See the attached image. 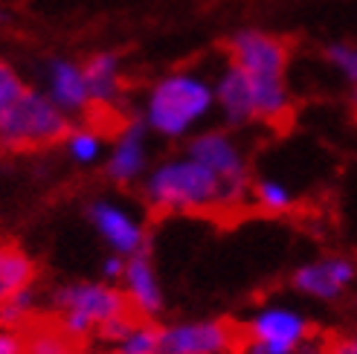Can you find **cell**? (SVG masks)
<instances>
[{
  "label": "cell",
  "mask_w": 357,
  "mask_h": 354,
  "mask_svg": "<svg viewBox=\"0 0 357 354\" xmlns=\"http://www.w3.org/2000/svg\"><path fill=\"white\" fill-rule=\"evenodd\" d=\"M212 108H215V84L198 73L181 70L151 84L142 119L149 131L166 139H181L195 125H201Z\"/></svg>",
  "instance_id": "obj_2"
},
{
  "label": "cell",
  "mask_w": 357,
  "mask_h": 354,
  "mask_svg": "<svg viewBox=\"0 0 357 354\" xmlns=\"http://www.w3.org/2000/svg\"><path fill=\"white\" fill-rule=\"evenodd\" d=\"M250 194H253V201L264 209L271 212V215H282V212H291L294 209V194L291 189L273 180V177H259V180L250 183Z\"/></svg>",
  "instance_id": "obj_18"
},
{
  "label": "cell",
  "mask_w": 357,
  "mask_h": 354,
  "mask_svg": "<svg viewBox=\"0 0 357 354\" xmlns=\"http://www.w3.org/2000/svg\"><path fill=\"white\" fill-rule=\"evenodd\" d=\"M21 331L0 328V354H21Z\"/></svg>",
  "instance_id": "obj_27"
},
{
  "label": "cell",
  "mask_w": 357,
  "mask_h": 354,
  "mask_svg": "<svg viewBox=\"0 0 357 354\" xmlns=\"http://www.w3.org/2000/svg\"><path fill=\"white\" fill-rule=\"evenodd\" d=\"M24 79L15 73V67L12 64H6L3 59H0V111H6L9 105L21 96V91H24Z\"/></svg>",
  "instance_id": "obj_24"
},
{
  "label": "cell",
  "mask_w": 357,
  "mask_h": 354,
  "mask_svg": "<svg viewBox=\"0 0 357 354\" xmlns=\"http://www.w3.org/2000/svg\"><path fill=\"white\" fill-rule=\"evenodd\" d=\"M229 64H236L253 87L256 119L282 122L291 111L288 93V44L261 29H238L229 35Z\"/></svg>",
  "instance_id": "obj_1"
},
{
  "label": "cell",
  "mask_w": 357,
  "mask_h": 354,
  "mask_svg": "<svg viewBox=\"0 0 357 354\" xmlns=\"http://www.w3.org/2000/svg\"><path fill=\"white\" fill-rule=\"evenodd\" d=\"M157 340H160V325L154 320H139L128 337L116 343L111 351L116 354H157Z\"/></svg>",
  "instance_id": "obj_20"
},
{
  "label": "cell",
  "mask_w": 357,
  "mask_h": 354,
  "mask_svg": "<svg viewBox=\"0 0 357 354\" xmlns=\"http://www.w3.org/2000/svg\"><path fill=\"white\" fill-rule=\"evenodd\" d=\"M12 21V15L6 12V9H0V26H3V24H9Z\"/></svg>",
  "instance_id": "obj_30"
},
{
  "label": "cell",
  "mask_w": 357,
  "mask_h": 354,
  "mask_svg": "<svg viewBox=\"0 0 357 354\" xmlns=\"http://www.w3.org/2000/svg\"><path fill=\"white\" fill-rule=\"evenodd\" d=\"M326 354H357V334L326 340Z\"/></svg>",
  "instance_id": "obj_26"
},
{
  "label": "cell",
  "mask_w": 357,
  "mask_h": 354,
  "mask_svg": "<svg viewBox=\"0 0 357 354\" xmlns=\"http://www.w3.org/2000/svg\"><path fill=\"white\" fill-rule=\"evenodd\" d=\"M87 96H91V108H111L122 99V56L114 49L93 52L91 59L82 64Z\"/></svg>",
  "instance_id": "obj_14"
},
{
  "label": "cell",
  "mask_w": 357,
  "mask_h": 354,
  "mask_svg": "<svg viewBox=\"0 0 357 354\" xmlns=\"http://www.w3.org/2000/svg\"><path fill=\"white\" fill-rule=\"evenodd\" d=\"M50 305L59 311V328L73 340L93 334L108 320L131 314L125 293L108 282H67L50 291Z\"/></svg>",
  "instance_id": "obj_5"
},
{
  "label": "cell",
  "mask_w": 357,
  "mask_h": 354,
  "mask_svg": "<svg viewBox=\"0 0 357 354\" xmlns=\"http://www.w3.org/2000/svg\"><path fill=\"white\" fill-rule=\"evenodd\" d=\"M64 148L70 154V160L91 166L102 154V134L93 128H70V134L64 137Z\"/></svg>",
  "instance_id": "obj_19"
},
{
  "label": "cell",
  "mask_w": 357,
  "mask_h": 354,
  "mask_svg": "<svg viewBox=\"0 0 357 354\" xmlns=\"http://www.w3.org/2000/svg\"><path fill=\"white\" fill-rule=\"evenodd\" d=\"M215 105L221 108L227 125H247L256 119V105H253V87L250 79L241 73L236 64H227L224 73L215 82Z\"/></svg>",
  "instance_id": "obj_15"
},
{
  "label": "cell",
  "mask_w": 357,
  "mask_h": 354,
  "mask_svg": "<svg viewBox=\"0 0 357 354\" xmlns=\"http://www.w3.org/2000/svg\"><path fill=\"white\" fill-rule=\"evenodd\" d=\"M44 82H47V91H44L47 99L64 116L91 111V96H87L82 64H76L73 59H50L44 67Z\"/></svg>",
  "instance_id": "obj_13"
},
{
  "label": "cell",
  "mask_w": 357,
  "mask_h": 354,
  "mask_svg": "<svg viewBox=\"0 0 357 354\" xmlns=\"http://www.w3.org/2000/svg\"><path fill=\"white\" fill-rule=\"evenodd\" d=\"M35 282V261L15 244H0V308L15 293L32 288Z\"/></svg>",
  "instance_id": "obj_16"
},
{
  "label": "cell",
  "mask_w": 357,
  "mask_h": 354,
  "mask_svg": "<svg viewBox=\"0 0 357 354\" xmlns=\"http://www.w3.org/2000/svg\"><path fill=\"white\" fill-rule=\"evenodd\" d=\"M186 157L218 177V209H238L250 198V171L244 154L224 131H204L186 143Z\"/></svg>",
  "instance_id": "obj_6"
},
{
  "label": "cell",
  "mask_w": 357,
  "mask_h": 354,
  "mask_svg": "<svg viewBox=\"0 0 357 354\" xmlns=\"http://www.w3.org/2000/svg\"><path fill=\"white\" fill-rule=\"evenodd\" d=\"M21 331V354H82L79 343L61 328H29Z\"/></svg>",
  "instance_id": "obj_17"
},
{
  "label": "cell",
  "mask_w": 357,
  "mask_h": 354,
  "mask_svg": "<svg viewBox=\"0 0 357 354\" xmlns=\"http://www.w3.org/2000/svg\"><path fill=\"white\" fill-rule=\"evenodd\" d=\"M105 354H116V351H105Z\"/></svg>",
  "instance_id": "obj_31"
},
{
  "label": "cell",
  "mask_w": 357,
  "mask_h": 354,
  "mask_svg": "<svg viewBox=\"0 0 357 354\" xmlns=\"http://www.w3.org/2000/svg\"><path fill=\"white\" fill-rule=\"evenodd\" d=\"M87 221L102 236V241L111 247L114 256L128 259L146 244H151L146 226H142L128 209L114 201H93L87 203Z\"/></svg>",
  "instance_id": "obj_9"
},
{
  "label": "cell",
  "mask_w": 357,
  "mask_h": 354,
  "mask_svg": "<svg viewBox=\"0 0 357 354\" xmlns=\"http://www.w3.org/2000/svg\"><path fill=\"white\" fill-rule=\"evenodd\" d=\"M349 102H351V108L357 111V84H351V87H349Z\"/></svg>",
  "instance_id": "obj_29"
},
{
  "label": "cell",
  "mask_w": 357,
  "mask_h": 354,
  "mask_svg": "<svg viewBox=\"0 0 357 354\" xmlns=\"http://www.w3.org/2000/svg\"><path fill=\"white\" fill-rule=\"evenodd\" d=\"M142 320V316H137L134 311L131 314H122V316H116V320H108V323H105V325H99L93 334H96V337L105 343V346H116V343H122L125 337H128V331L137 325Z\"/></svg>",
  "instance_id": "obj_23"
},
{
  "label": "cell",
  "mask_w": 357,
  "mask_h": 354,
  "mask_svg": "<svg viewBox=\"0 0 357 354\" xmlns=\"http://www.w3.org/2000/svg\"><path fill=\"white\" fill-rule=\"evenodd\" d=\"M241 343V331L229 320H189L160 325L157 354H229Z\"/></svg>",
  "instance_id": "obj_7"
},
{
  "label": "cell",
  "mask_w": 357,
  "mask_h": 354,
  "mask_svg": "<svg viewBox=\"0 0 357 354\" xmlns=\"http://www.w3.org/2000/svg\"><path fill=\"white\" fill-rule=\"evenodd\" d=\"M241 334L267 354H294L311 340V323L294 308H261L250 316Z\"/></svg>",
  "instance_id": "obj_8"
},
{
  "label": "cell",
  "mask_w": 357,
  "mask_h": 354,
  "mask_svg": "<svg viewBox=\"0 0 357 354\" xmlns=\"http://www.w3.org/2000/svg\"><path fill=\"white\" fill-rule=\"evenodd\" d=\"M122 273H125V259H122V256H114V253H111L108 259L102 261V279L108 282V285H111V282H119Z\"/></svg>",
  "instance_id": "obj_25"
},
{
  "label": "cell",
  "mask_w": 357,
  "mask_h": 354,
  "mask_svg": "<svg viewBox=\"0 0 357 354\" xmlns=\"http://www.w3.org/2000/svg\"><path fill=\"white\" fill-rule=\"evenodd\" d=\"M142 198L151 212H206L218 209V177L189 157H172L142 180Z\"/></svg>",
  "instance_id": "obj_3"
},
{
  "label": "cell",
  "mask_w": 357,
  "mask_h": 354,
  "mask_svg": "<svg viewBox=\"0 0 357 354\" xmlns=\"http://www.w3.org/2000/svg\"><path fill=\"white\" fill-rule=\"evenodd\" d=\"M70 116H64L44 91L24 87L6 111H0V148L32 151L64 143L70 134Z\"/></svg>",
  "instance_id": "obj_4"
},
{
  "label": "cell",
  "mask_w": 357,
  "mask_h": 354,
  "mask_svg": "<svg viewBox=\"0 0 357 354\" xmlns=\"http://www.w3.org/2000/svg\"><path fill=\"white\" fill-rule=\"evenodd\" d=\"M294 354H326V343L323 340H308V343H302Z\"/></svg>",
  "instance_id": "obj_28"
},
{
  "label": "cell",
  "mask_w": 357,
  "mask_h": 354,
  "mask_svg": "<svg viewBox=\"0 0 357 354\" xmlns=\"http://www.w3.org/2000/svg\"><path fill=\"white\" fill-rule=\"evenodd\" d=\"M146 134H149V125H146V119H142V114L131 116L122 125V131L114 139L108 160H105V177H108L111 183L128 186L146 174V166H149Z\"/></svg>",
  "instance_id": "obj_11"
},
{
  "label": "cell",
  "mask_w": 357,
  "mask_h": 354,
  "mask_svg": "<svg viewBox=\"0 0 357 354\" xmlns=\"http://www.w3.org/2000/svg\"><path fill=\"white\" fill-rule=\"evenodd\" d=\"M125 299L137 316L142 320H154V316L163 314V288H160V279L154 270V259H151V244H146L142 250H137L134 256L125 259Z\"/></svg>",
  "instance_id": "obj_12"
},
{
  "label": "cell",
  "mask_w": 357,
  "mask_h": 354,
  "mask_svg": "<svg viewBox=\"0 0 357 354\" xmlns=\"http://www.w3.org/2000/svg\"><path fill=\"white\" fill-rule=\"evenodd\" d=\"M35 302H38V293L32 288L15 293L9 302L0 308V328H9V331H21L24 325H29V316L35 311Z\"/></svg>",
  "instance_id": "obj_21"
},
{
  "label": "cell",
  "mask_w": 357,
  "mask_h": 354,
  "mask_svg": "<svg viewBox=\"0 0 357 354\" xmlns=\"http://www.w3.org/2000/svg\"><path fill=\"white\" fill-rule=\"evenodd\" d=\"M326 61L349 82V87L357 84V44H346V41L328 44L326 47Z\"/></svg>",
  "instance_id": "obj_22"
},
{
  "label": "cell",
  "mask_w": 357,
  "mask_h": 354,
  "mask_svg": "<svg viewBox=\"0 0 357 354\" xmlns=\"http://www.w3.org/2000/svg\"><path fill=\"white\" fill-rule=\"evenodd\" d=\"M357 279V264L346 256H323L317 261H308L294 270L291 288L305 293L311 299H323V302H334L340 299Z\"/></svg>",
  "instance_id": "obj_10"
}]
</instances>
